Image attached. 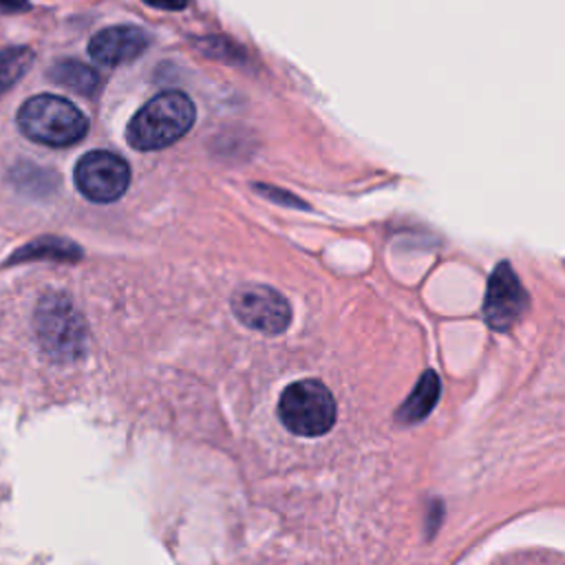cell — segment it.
Listing matches in <instances>:
<instances>
[{"label": "cell", "mask_w": 565, "mask_h": 565, "mask_svg": "<svg viewBox=\"0 0 565 565\" xmlns=\"http://www.w3.org/2000/svg\"><path fill=\"white\" fill-rule=\"evenodd\" d=\"M150 46V35L137 24H115L97 31L88 42V55L102 66H119L137 60Z\"/></svg>", "instance_id": "8"}, {"label": "cell", "mask_w": 565, "mask_h": 565, "mask_svg": "<svg viewBox=\"0 0 565 565\" xmlns=\"http://www.w3.org/2000/svg\"><path fill=\"white\" fill-rule=\"evenodd\" d=\"M82 256V249L68 241L60 238H40L31 245H24L13 260L22 258H55V260H77Z\"/></svg>", "instance_id": "12"}, {"label": "cell", "mask_w": 565, "mask_h": 565, "mask_svg": "<svg viewBox=\"0 0 565 565\" xmlns=\"http://www.w3.org/2000/svg\"><path fill=\"white\" fill-rule=\"evenodd\" d=\"M75 185L88 201L113 203L128 190L130 168L115 152L93 150L77 161Z\"/></svg>", "instance_id": "5"}, {"label": "cell", "mask_w": 565, "mask_h": 565, "mask_svg": "<svg viewBox=\"0 0 565 565\" xmlns=\"http://www.w3.org/2000/svg\"><path fill=\"white\" fill-rule=\"evenodd\" d=\"M199 49L216 60H225V62H241L245 60V53L238 44H234L232 40L223 38V35H210V38H199L196 40Z\"/></svg>", "instance_id": "13"}, {"label": "cell", "mask_w": 565, "mask_h": 565, "mask_svg": "<svg viewBox=\"0 0 565 565\" xmlns=\"http://www.w3.org/2000/svg\"><path fill=\"white\" fill-rule=\"evenodd\" d=\"M49 77L55 84H60L73 93L86 95V97H90L99 88V79H102L93 66H88L79 60H73V57L53 62V66L49 68Z\"/></svg>", "instance_id": "9"}, {"label": "cell", "mask_w": 565, "mask_h": 565, "mask_svg": "<svg viewBox=\"0 0 565 565\" xmlns=\"http://www.w3.org/2000/svg\"><path fill=\"white\" fill-rule=\"evenodd\" d=\"M38 342L55 362H73L84 353L86 324L73 302L62 294H49L35 309Z\"/></svg>", "instance_id": "3"}, {"label": "cell", "mask_w": 565, "mask_h": 565, "mask_svg": "<svg viewBox=\"0 0 565 565\" xmlns=\"http://www.w3.org/2000/svg\"><path fill=\"white\" fill-rule=\"evenodd\" d=\"M527 309V294L508 263H499L490 276L483 313L492 329H510Z\"/></svg>", "instance_id": "7"}, {"label": "cell", "mask_w": 565, "mask_h": 565, "mask_svg": "<svg viewBox=\"0 0 565 565\" xmlns=\"http://www.w3.org/2000/svg\"><path fill=\"white\" fill-rule=\"evenodd\" d=\"M278 417L287 430L302 437H318L335 424V399L322 382L300 380L282 391Z\"/></svg>", "instance_id": "4"}, {"label": "cell", "mask_w": 565, "mask_h": 565, "mask_svg": "<svg viewBox=\"0 0 565 565\" xmlns=\"http://www.w3.org/2000/svg\"><path fill=\"white\" fill-rule=\"evenodd\" d=\"M234 316L249 329L276 335L291 322L287 300L267 285H243L232 298Z\"/></svg>", "instance_id": "6"}, {"label": "cell", "mask_w": 565, "mask_h": 565, "mask_svg": "<svg viewBox=\"0 0 565 565\" xmlns=\"http://www.w3.org/2000/svg\"><path fill=\"white\" fill-rule=\"evenodd\" d=\"M33 64L29 46H7L0 51V93L11 88Z\"/></svg>", "instance_id": "11"}, {"label": "cell", "mask_w": 565, "mask_h": 565, "mask_svg": "<svg viewBox=\"0 0 565 565\" xmlns=\"http://www.w3.org/2000/svg\"><path fill=\"white\" fill-rule=\"evenodd\" d=\"M439 377L435 371H424V375L419 377L417 386L413 388V393L408 395V399L399 406L397 411V419L402 424H415L419 419H424L433 406L439 399Z\"/></svg>", "instance_id": "10"}, {"label": "cell", "mask_w": 565, "mask_h": 565, "mask_svg": "<svg viewBox=\"0 0 565 565\" xmlns=\"http://www.w3.org/2000/svg\"><path fill=\"white\" fill-rule=\"evenodd\" d=\"M143 2L161 11H183L190 4V0H143Z\"/></svg>", "instance_id": "14"}, {"label": "cell", "mask_w": 565, "mask_h": 565, "mask_svg": "<svg viewBox=\"0 0 565 565\" xmlns=\"http://www.w3.org/2000/svg\"><path fill=\"white\" fill-rule=\"evenodd\" d=\"M194 102L181 90H163L130 119L126 139L137 150H161L179 141L194 124Z\"/></svg>", "instance_id": "1"}, {"label": "cell", "mask_w": 565, "mask_h": 565, "mask_svg": "<svg viewBox=\"0 0 565 565\" xmlns=\"http://www.w3.org/2000/svg\"><path fill=\"white\" fill-rule=\"evenodd\" d=\"M29 9H31L29 0H0L2 13H20V11H29Z\"/></svg>", "instance_id": "15"}, {"label": "cell", "mask_w": 565, "mask_h": 565, "mask_svg": "<svg viewBox=\"0 0 565 565\" xmlns=\"http://www.w3.org/2000/svg\"><path fill=\"white\" fill-rule=\"evenodd\" d=\"M18 128L35 143L64 148L88 132L86 115L68 99L51 93L33 95L18 110Z\"/></svg>", "instance_id": "2"}]
</instances>
